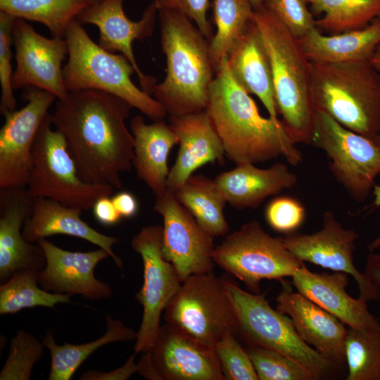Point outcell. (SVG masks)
Returning <instances> with one entry per match:
<instances>
[{"label": "cell", "mask_w": 380, "mask_h": 380, "mask_svg": "<svg viewBox=\"0 0 380 380\" xmlns=\"http://www.w3.org/2000/svg\"><path fill=\"white\" fill-rule=\"evenodd\" d=\"M284 281L276 298V309L290 317L296 332L307 344L342 368L346 365L348 334L345 324L299 292H292Z\"/></svg>", "instance_id": "21"}, {"label": "cell", "mask_w": 380, "mask_h": 380, "mask_svg": "<svg viewBox=\"0 0 380 380\" xmlns=\"http://www.w3.org/2000/svg\"><path fill=\"white\" fill-rule=\"evenodd\" d=\"M370 63L377 71L380 72V45L377 47Z\"/></svg>", "instance_id": "49"}, {"label": "cell", "mask_w": 380, "mask_h": 380, "mask_svg": "<svg viewBox=\"0 0 380 380\" xmlns=\"http://www.w3.org/2000/svg\"><path fill=\"white\" fill-rule=\"evenodd\" d=\"M27 103L6 113L0 130V189L23 188L32 167V147L39 128L57 97L40 88H23Z\"/></svg>", "instance_id": "13"}, {"label": "cell", "mask_w": 380, "mask_h": 380, "mask_svg": "<svg viewBox=\"0 0 380 380\" xmlns=\"http://www.w3.org/2000/svg\"><path fill=\"white\" fill-rule=\"evenodd\" d=\"M91 0H0V11L45 25L53 37L65 38L72 21Z\"/></svg>", "instance_id": "31"}, {"label": "cell", "mask_w": 380, "mask_h": 380, "mask_svg": "<svg viewBox=\"0 0 380 380\" xmlns=\"http://www.w3.org/2000/svg\"><path fill=\"white\" fill-rule=\"evenodd\" d=\"M253 20L270 61L281 122L294 144L311 145L316 113L311 94V62L300 39L264 6L254 10Z\"/></svg>", "instance_id": "4"}, {"label": "cell", "mask_w": 380, "mask_h": 380, "mask_svg": "<svg viewBox=\"0 0 380 380\" xmlns=\"http://www.w3.org/2000/svg\"><path fill=\"white\" fill-rule=\"evenodd\" d=\"M147 352L161 380H224L213 346L169 323Z\"/></svg>", "instance_id": "17"}, {"label": "cell", "mask_w": 380, "mask_h": 380, "mask_svg": "<svg viewBox=\"0 0 380 380\" xmlns=\"http://www.w3.org/2000/svg\"><path fill=\"white\" fill-rule=\"evenodd\" d=\"M216 32L210 42V54L217 70L229 51L253 20L250 0H213Z\"/></svg>", "instance_id": "33"}, {"label": "cell", "mask_w": 380, "mask_h": 380, "mask_svg": "<svg viewBox=\"0 0 380 380\" xmlns=\"http://www.w3.org/2000/svg\"><path fill=\"white\" fill-rule=\"evenodd\" d=\"M238 319L239 333L249 345L276 350L300 364L318 379L336 377L342 369L323 357L298 334L290 317L272 308L265 293H253L223 279Z\"/></svg>", "instance_id": "7"}, {"label": "cell", "mask_w": 380, "mask_h": 380, "mask_svg": "<svg viewBox=\"0 0 380 380\" xmlns=\"http://www.w3.org/2000/svg\"><path fill=\"white\" fill-rule=\"evenodd\" d=\"M160 45L166 58V75L152 94L168 116L207 109L209 91L217 73L210 42L192 20L172 9H158Z\"/></svg>", "instance_id": "3"}, {"label": "cell", "mask_w": 380, "mask_h": 380, "mask_svg": "<svg viewBox=\"0 0 380 380\" xmlns=\"http://www.w3.org/2000/svg\"><path fill=\"white\" fill-rule=\"evenodd\" d=\"M36 197L27 188L0 189V281L4 283L23 270H42L43 249L27 242L21 232L31 215Z\"/></svg>", "instance_id": "20"}, {"label": "cell", "mask_w": 380, "mask_h": 380, "mask_svg": "<svg viewBox=\"0 0 380 380\" xmlns=\"http://www.w3.org/2000/svg\"><path fill=\"white\" fill-rule=\"evenodd\" d=\"M311 145L326 153L332 175L353 200L368 198L380 175V151L372 139L316 110Z\"/></svg>", "instance_id": "11"}, {"label": "cell", "mask_w": 380, "mask_h": 380, "mask_svg": "<svg viewBox=\"0 0 380 380\" xmlns=\"http://www.w3.org/2000/svg\"><path fill=\"white\" fill-rule=\"evenodd\" d=\"M315 110L369 139L380 133V74L370 62H311Z\"/></svg>", "instance_id": "5"}, {"label": "cell", "mask_w": 380, "mask_h": 380, "mask_svg": "<svg viewBox=\"0 0 380 380\" xmlns=\"http://www.w3.org/2000/svg\"><path fill=\"white\" fill-rule=\"evenodd\" d=\"M345 356L346 380H380V331L349 327Z\"/></svg>", "instance_id": "35"}, {"label": "cell", "mask_w": 380, "mask_h": 380, "mask_svg": "<svg viewBox=\"0 0 380 380\" xmlns=\"http://www.w3.org/2000/svg\"><path fill=\"white\" fill-rule=\"evenodd\" d=\"M65 39L68 60L63 77L68 92L100 90L122 99L153 121L167 115L157 100L133 83L131 75L135 70L125 56L104 50L75 20L68 26Z\"/></svg>", "instance_id": "6"}, {"label": "cell", "mask_w": 380, "mask_h": 380, "mask_svg": "<svg viewBox=\"0 0 380 380\" xmlns=\"http://www.w3.org/2000/svg\"><path fill=\"white\" fill-rule=\"evenodd\" d=\"M144 266V282L135 298L143 306V316L134 345V353L148 351L160 327L162 312L181 286L182 281L163 253V226L143 227L131 241Z\"/></svg>", "instance_id": "12"}, {"label": "cell", "mask_w": 380, "mask_h": 380, "mask_svg": "<svg viewBox=\"0 0 380 380\" xmlns=\"http://www.w3.org/2000/svg\"><path fill=\"white\" fill-rule=\"evenodd\" d=\"M107 331L99 338L82 344L64 343L58 345L50 330L43 337L42 342L51 354V369L49 380H70L79 367L99 348L118 341L137 339V332L126 327L121 321L106 316Z\"/></svg>", "instance_id": "29"}, {"label": "cell", "mask_w": 380, "mask_h": 380, "mask_svg": "<svg viewBox=\"0 0 380 380\" xmlns=\"http://www.w3.org/2000/svg\"><path fill=\"white\" fill-rule=\"evenodd\" d=\"M380 151V133L372 139ZM374 202L376 208L380 207V185L375 184L373 188Z\"/></svg>", "instance_id": "48"}, {"label": "cell", "mask_w": 380, "mask_h": 380, "mask_svg": "<svg viewBox=\"0 0 380 380\" xmlns=\"http://www.w3.org/2000/svg\"><path fill=\"white\" fill-rule=\"evenodd\" d=\"M253 10H257L263 6L264 0H250Z\"/></svg>", "instance_id": "51"}, {"label": "cell", "mask_w": 380, "mask_h": 380, "mask_svg": "<svg viewBox=\"0 0 380 380\" xmlns=\"http://www.w3.org/2000/svg\"><path fill=\"white\" fill-rule=\"evenodd\" d=\"M282 238L286 247L299 260L352 276L357 284L359 298L364 301L380 299V286L355 265L358 234L343 227L331 211L324 213L320 230L308 234L296 231Z\"/></svg>", "instance_id": "14"}, {"label": "cell", "mask_w": 380, "mask_h": 380, "mask_svg": "<svg viewBox=\"0 0 380 380\" xmlns=\"http://www.w3.org/2000/svg\"><path fill=\"white\" fill-rule=\"evenodd\" d=\"M135 353L132 355L122 367L110 372L88 371L84 373L80 379L82 380H126L133 374L138 372L139 364L134 362Z\"/></svg>", "instance_id": "43"}, {"label": "cell", "mask_w": 380, "mask_h": 380, "mask_svg": "<svg viewBox=\"0 0 380 380\" xmlns=\"http://www.w3.org/2000/svg\"><path fill=\"white\" fill-rule=\"evenodd\" d=\"M37 243L43 249L46 258L45 267L39 272L38 276L42 289L70 296L80 295L92 300L111 296V287L94 275L98 263L110 257L104 249L69 251L46 239H41Z\"/></svg>", "instance_id": "19"}, {"label": "cell", "mask_w": 380, "mask_h": 380, "mask_svg": "<svg viewBox=\"0 0 380 380\" xmlns=\"http://www.w3.org/2000/svg\"><path fill=\"white\" fill-rule=\"evenodd\" d=\"M122 217L130 218L138 211L139 205L135 196L128 191H120L111 198Z\"/></svg>", "instance_id": "45"}, {"label": "cell", "mask_w": 380, "mask_h": 380, "mask_svg": "<svg viewBox=\"0 0 380 380\" xmlns=\"http://www.w3.org/2000/svg\"><path fill=\"white\" fill-rule=\"evenodd\" d=\"M227 65L235 81L262 103L276 121L278 112L270 61L254 20L227 56Z\"/></svg>", "instance_id": "25"}, {"label": "cell", "mask_w": 380, "mask_h": 380, "mask_svg": "<svg viewBox=\"0 0 380 380\" xmlns=\"http://www.w3.org/2000/svg\"><path fill=\"white\" fill-rule=\"evenodd\" d=\"M380 247V234L376 237L367 246L370 252H373Z\"/></svg>", "instance_id": "50"}, {"label": "cell", "mask_w": 380, "mask_h": 380, "mask_svg": "<svg viewBox=\"0 0 380 380\" xmlns=\"http://www.w3.org/2000/svg\"><path fill=\"white\" fill-rule=\"evenodd\" d=\"M300 42L310 62H370L380 45V18L363 29L330 36L323 35L315 27Z\"/></svg>", "instance_id": "28"}, {"label": "cell", "mask_w": 380, "mask_h": 380, "mask_svg": "<svg viewBox=\"0 0 380 380\" xmlns=\"http://www.w3.org/2000/svg\"><path fill=\"white\" fill-rule=\"evenodd\" d=\"M305 0H264L263 6L274 13L288 30L300 39L316 27L313 15Z\"/></svg>", "instance_id": "41"}, {"label": "cell", "mask_w": 380, "mask_h": 380, "mask_svg": "<svg viewBox=\"0 0 380 380\" xmlns=\"http://www.w3.org/2000/svg\"><path fill=\"white\" fill-rule=\"evenodd\" d=\"M265 217L269 226L284 234L297 231L305 218L303 205L293 197L277 196L272 199L265 210Z\"/></svg>", "instance_id": "40"}, {"label": "cell", "mask_w": 380, "mask_h": 380, "mask_svg": "<svg viewBox=\"0 0 380 380\" xmlns=\"http://www.w3.org/2000/svg\"><path fill=\"white\" fill-rule=\"evenodd\" d=\"M130 129L134 139L132 165L137 176L155 197L159 196L167 189L168 156L178 144L177 137L163 120L147 125L139 115L131 120Z\"/></svg>", "instance_id": "27"}, {"label": "cell", "mask_w": 380, "mask_h": 380, "mask_svg": "<svg viewBox=\"0 0 380 380\" xmlns=\"http://www.w3.org/2000/svg\"><path fill=\"white\" fill-rule=\"evenodd\" d=\"M138 364L139 367L138 372L144 378L153 380H161L153 365L150 355L148 352L144 353Z\"/></svg>", "instance_id": "47"}, {"label": "cell", "mask_w": 380, "mask_h": 380, "mask_svg": "<svg viewBox=\"0 0 380 380\" xmlns=\"http://www.w3.org/2000/svg\"><path fill=\"white\" fill-rule=\"evenodd\" d=\"M246 350L258 380H315L300 364L276 350L254 345Z\"/></svg>", "instance_id": "36"}, {"label": "cell", "mask_w": 380, "mask_h": 380, "mask_svg": "<svg viewBox=\"0 0 380 380\" xmlns=\"http://www.w3.org/2000/svg\"><path fill=\"white\" fill-rule=\"evenodd\" d=\"M132 108L96 89L69 91L58 99L53 126L66 139L84 181L121 189L120 174L132 167L134 139L125 125Z\"/></svg>", "instance_id": "1"}, {"label": "cell", "mask_w": 380, "mask_h": 380, "mask_svg": "<svg viewBox=\"0 0 380 380\" xmlns=\"http://www.w3.org/2000/svg\"><path fill=\"white\" fill-rule=\"evenodd\" d=\"M153 2L157 9H172L184 14L195 23L209 42L213 39V28L207 18L211 6L210 0H155Z\"/></svg>", "instance_id": "42"}, {"label": "cell", "mask_w": 380, "mask_h": 380, "mask_svg": "<svg viewBox=\"0 0 380 380\" xmlns=\"http://www.w3.org/2000/svg\"><path fill=\"white\" fill-rule=\"evenodd\" d=\"M213 348L224 380H258L251 358L236 335H226Z\"/></svg>", "instance_id": "38"}, {"label": "cell", "mask_w": 380, "mask_h": 380, "mask_svg": "<svg viewBox=\"0 0 380 380\" xmlns=\"http://www.w3.org/2000/svg\"><path fill=\"white\" fill-rule=\"evenodd\" d=\"M206 110L225 155L236 165L265 163L280 156L292 165L302 161L281 120L262 116L250 94L233 78L227 57L210 86Z\"/></svg>", "instance_id": "2"}, {"label": "cell", "mask_w": 380, "mask_h": 380, "mask_svg": "<svg viewBox=\"0 0 380 380\" xmlns=\"http://www.w3.org/2000/svg\"><path fill=\"white\" fill-rule=\"evenodd\" d=\"M124 0H103L94 3L82 11L75 20L83 25L92 24L99 30V45L104 50L120 52L133 65L141 89L152 94L156 79L143 73L132 49L135 39H143L152 35L158 9L152 2L144 11L141 18L132 21L123 10Z\"/></svg>", "instance_id": "18"}, {"label": "cell", "mask_w": 380, "mask_h": 380, "mask_svg": "<svg viewBox=\"0 0 380 380\" xmlns=\"http://www.w3.org/2000/svg\"><path fill=\"white\" fill-rule=\"evenodd\" d=\"M363 272L372 281L380 286V251L369 253Z\"/></svg>", "instance_id": "46"}, {"label": "cell", "mask_w": 380, "mask_h": 380, "mask_svg": "<svg viewBox=\"0 0 380 380\" xmlns=\"http://www.w3.org/2000/svg\"><path fill=\"white\" fill-rule=\"evenodd\" d=\"M52 126V114L48 113L33 144L27 189L36 198H48L68 207L89 210L99 198L110 196L114 188L84 181L66 139Z\"/></svg>", "instance_id": "8"}, {"label": "cell", "mask_w": 380, "mask_h": 380, "mask_svg": "<svg viewBox=\"0 0 380 380\" xmlns=\"http://www.w3.org/2000/svg\"><path fill=\"white\" fill-rule=\"evenodd\" d=\"M94 3H97V2H100L103 0H91Z\"/></svg>", "instance_id": "52"}, {"label": "cell", "mask_w": 380, "mask_h": 380, "mask_svg": "<svg viewBox=\"0 0 380 380\" xmlns=\"http://www.w3.org/2000/svg\"><path fill=\"white\" fill-rule=\"evenodd\" d=\"M44 343L20 330L13 338L8 356L0 372L1 380H29L35 363L43 355Z\"/></svg>", "instance_id": "37"}, {"label": "cell", "mask_w": 380, "mask_h": 380, "mask_svg": "<svg viewBox=\"0 0 380 380\" xmlns=\"http://www.w3.org/2000/svg\"><path fill=\"white\" fill-rule=\"evenodd\" d=\"M179 148L167 178V189L178 190L202 165L224 163V148L207 110L184 115L168 116Z\"/></svg>", "instance_id": "22"}, {"label": "cell", "mask_w": 380, "mask_h": 380, "mask_svg": "<svg viewBox=\"0 0 380 380\" xmlns=\"http://www.w3.org/2000/svg\"><path fill=\"white\" fill-rule=\"evenodd\" d=\"M213 259L253 293H260L262 280L281 281L291 277L303 263L286 247L282 237L271 236L257 220L227 235L215 246Z\"/></svg>", "instance_id": "9"}, {"label": "cell", "mask_w": 380, "mask_h": 380, "mask_svg": "<svg viewBox=\"0 0 380 380\" xmlns=\"http://www.w3.org/2000/svg\"><path fill=\"white\" fill-rule=\"evenodd\" d=\"M39 272H16L0 286V314H14L25 308L37 306L55 308L59 303H70L67 294L50 293L38 286Z\"/></svg>", "instance_id": "34"}, {"label": "cell", "mask_w": 380, "mask_h": 380, "mask_svg": "<svg viewBox=\"0 0 380 380\" xmlns=\"http://www.w3.org/2000/svg\"><path fill=\"white\" fill-rule=\"evenodd\" d=\"M305 1L313 15L324 13L316 27L331 34L361 30L380 18V0Z\"/></svg>", "instance_id": "32"}, {"label": "cell", "mask_w": 380, "mask_h": 380, "mask_svg": "<svg viewBox=\"0 0 380 380\" xmlns=\"http://www.w3.org/2000/svg\"><path fill=\"white\" fill-rule=\"evenodd\" d=\"M291 278L298 292L349 327L380 331V320L369 312L367 303L346 292L348 274L312 272L303 263Z\"/></svg>", "instance_id": "23"}, {"label": "cell", "mask_w": 380, "mask_h": 380, "mask_svg": "<svg viewBox=\"0 0 380 380\" xmlns=\"http://www.w3.org/2000/svg\"><path fill=\"white\" fill-rule=\"evenodd\" d=\"M16 68L12 77L13 90L36 87L63 99L68 91L63 77L62 62L68 55L65 38H46L25 20L15 18L12 27Z\"/></svg>", "instance_id": "16"}, {"label": "cell", "mask_w": 380, "mask_h": 380, "mask_svg": "<svg viewBox=\"0 0 380 380\" xmlns=\"http://www.w3.org/2000/svg\"><path fill=\"white\" fill-rule=\"evenodd\" d=\"M153 210L163 217V253L172 263L182 283L194 274L213 272L214 237L167 189L155 197Z\"/></svg>", "instance_id": "15"}, {"label": "cell", "mask_w": 380, "mask_h": 380, "mask_svg": "<svg viewBox=\"0 0 380 380\" xmlns=\"http://www.w3.org/2000/svg\"><path fill=\"white\" fill-rule=\"evenodd\" d=\"M175 193L177 201L213 237L224 236L229 230L224 209L227 201L214 179L191 175Z\"/></svg>", "instance_id": "30"}, {"label": "cell", "mask_w": 380, "mask_h": 380, "mask_svg": "<svg viewBox=\"0 0 380 380\" xmlns=\"http://www.w3.org/2000/svg\"><path fill=\"white\" fill-rule=\"evenodd\" d=\"M164 319L212 346L227 334L239 333L223 279L213 272L194 274L184 280L167 305Z\"/></svg>", "instance_id": "10"}, {"label": "cell", "mask_w": 380, "mask_h": 380, "mask_svg": "<svg viewBox=\"0 0 380 380\" xmlns=\"http://www.w3.org/2000/svg\"><path fill=\"white\" fill-rule=\"evenodd\" d=\"M214 181L232 207L258 208L267 198L296 185L298 177L286 165L276 163L265 169L243 163L217 175Z\"/></svg>", "instance_id": "24"}, {"label": "cell", "mask_w": 380, "mask_h": 380, "mask_svg": "<svg viewBox=\"0 0 380 380\" xmlns=\"http://www.w3.org/2000/svg\"><path fill=\"white\" fill-rule=\"evenodd\" d=\"M82 210L64 205L48 198H36L32 212L26 219L22 234L29 243H36L41 239L56 234H65L84 239L104 249L120 268L122 260L112 248L119 240L103 234L80 218Z\"/></svg>", "instance_id": "26"}, {"label": "cell", "mask_w": 380, "mask_h": 380, "mask_svg": "<svg viewBox=\"0 0 380 380\" xmlns=\"http://www.w3.org/2000/svg\"><path fill=\"white\" fill-rule=\"evenodd\" d=\"M15 17L0 11V84L1 115L15 110L16 101L12 87L11 44L12 27Z\"/></svg>", "instance_id": "39"}, {"label": "cell", "mask_w": 380, "mask_h": 380, "mask_svg": "<svg viewBox=\"0 0 380 380\" xmlns=\"http://www.w3.org/2000/svg\"><path fill=\"white\" fill-rule=\"evenodd\" d=\"M92 210L95 219L105 226L116 224L122 218L110 196L99 198L94 203Z\"/></svg>", "instance_id": "44"}]
</instances>
